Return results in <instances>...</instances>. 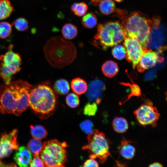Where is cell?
Instances as JSON below:
<instances>
[{"instance_id":"cell-1","label":"cell","mask_w":167,"mask_h":167,"mask_svg":"<svg viewBox=\"0 0 167 167\" xmlns=\"http://www.w3.org/2000/svg\"><path fill=\"white\" fill-rule=\"evenodd\" d=\"M33 86L21 80L0 85V112L19 116L29 106L30 93Z\"/></svg>"},{"instance_id":"cell-2","label":"cell","mask_w":167,"mask_h":167,"mask_svg":"<svg viewBox=\"0 0 167 167\" xmlns=\"http://www.w3.org/2000/svg\"><path fill=\"white\" fill-rule=\"evenodd\" d=\"M58 102L57 93L49 82L33 87L30 93L29 106L41 119L53 114Z\"/></svg>"},{"instance_id":"cell-3","label":"cell","mask_w":167,"mask_h":167,"mask_svg":"<svg viewBox=\"0 0 167 167\" xmlns=\"http://www.w3.org/2000/svg\"><path fill=\"white\" fill-rule=\"evenodd\" d=\"M45 58L54 67L62 68L71 63L75 59L77 50L71 42L60 36L51 38L44 48Z\"/></svg>"},{"instance_id":"cell-4","label":"cell","mask_w":167,"mask_h":167,"mask_svg":"<svg viewBox=\"0 0 167 167\" xmlns=\"http://www.w3.org/2000/svg\"><path fill=\"white\" fill-rule=\"evenodd\" d=\"M121 24L125 37L137 41L144 50L147 49L150 33L151 20L139 11H134L124 16Z\"/></svg>"},{"instance_id":"cell-5","label":"cell","mask_w":167,"mask_h":167,"mask_svg":"<svg viewBox=\"0 0 167 167\" xmlns=\"http://www.w3.org/2000/svg\"><path fill=\"white\" fill-rule=\"evenodd\" d=\"M124 38L119 22L109 21L98 24L97 32L91 43L96 47L105 50L121 43Z\"/></svg>"},{"instance_id":"cell-6","label":"cell","mask_w":167,"mask_h":167,"mask_svg":"<svg viewBox=\"0 0 167 167\" xmlns=\"http://www.w3.org/2000/svg\"><path fill=\"white\" fill-rule=\"evenodd\" d=\"M67 146L66 142L61 143L56 139L45 142L40 154L45 166H64L66 161Z\"/></svg>"},{"instance_id":"cell-7","label":"cell","mask_w":167,"mask_h":167,"mask_svg":"<svg viewBox=\"0 0 167 167\" xmlns=\"http://www.w3.org/2000/svg\"><path fill=\"white\" fill-rule=\"evenodd\" d=\"M88 143L83 147L87 150L90 158H98L99 162L104 163L108 156H111L109 142L105 134L97 130H94L88 136Z\"/></svg>"},{"instance_id":"cell-8","label":"cell","mask_w":167,"mask_h":167,"mask_svg":"<svg viewBox=\"0 0 167 167\" xmlns=\"http://www.w3.org/2000/svg\"><path fill=\"white\" fill-rule=\"evenodd\" d=\"M12 46L4 54L0 57V76L5 84H8L11 80L12 76L21 69V60L18 53L12 50Z\"/></svg>"},{"instance_id":"cell-9","label":"cell","mask_w":167,"mask_h":167,"mask_svg":"<svg viewBox=\"0 0 167 167\" xmlns=\"http://www.w3.org/2000/svg\"><path fill=\"white\" fill-rule=\"evenodd\" d=\"M151 20L152 26L147 49H155L161 53L166 49V28L159 16L154 17Z\"/></svg>"},{"instance_id":"cell-10","label":"cell","mask_w":167,"mask_h":167,"mask_svg":"<svg viewBox=\"0 0 167 167\" xmlns=\"http://www.w3.org/2000/svg\"><path fill=\"white\" fill-rule=\"evenodd\" d=\"M134 114L140 125H151L153 127L156 126L160 116L156 108L148 99L145 100L144 103L134 112Z\"/></svg>"},{"instance_id":"cell-11","label":"cell","mask_w":167,"mask_h":167,"mask_svg":"<svg viewBox=\"0 0 167 167\" xmlns=\"http://www.w3.org/2000/svg\"><path fill=\"white\" fill-rule=\"evenodd\" d=\"M18 130L15 129L9 133L4 132L2 134L0 139V159L7 157L14 150H18Z\"/></svg>"},{"instance_id":"cell-12","label":"cell","mask_w":167,"mask_h":167,"mask_svg":"<svg viewBox=\"0 0 167 167\" xmlns=\"http://www.w3.org/2000/svg\"><path fill=\"white\" fill-rule=\"evenodd\" d=\"M124 40L126 59L132 64L133 68L134 69L145 50L137 41L132 38L125 37Z\"/></svg>"},{"instance_id":"cell-13","label":"cell","mask_w":167,"mask_h":167,"mask_svg":"<svg viewBox=\"0 0 167 167\" xmlns=\"http://www.w3.org/2000/svg\"><path fill=\"white\" fill-rule=\"evenodd\" d=\"M105 83L101 80L96 79L91 81L88 85L86 96L91 101L99 103L104 91L105 89Z\"/></svg>"},{"instance_id":"cell-14","label":"cell","mask_w":167,"mask_h":167,"mask_svg":"<svg viewBox=\"0 0 167 167\" xmlns=\"http://www.w3.org/2000/svg\"><path fill=\"white\" fill-rule=\"evenodd\" d=\"M159 56L156 52L150 49L144 50L137 65V69L140 72L154 66L159 62Z\"/></svg>"},{"instance_id":"cell-15","label":"cell","mask_w":167,"mask_h":167,"mask_svg":"<svg viewBox=\"0 0 167 167\" xmlns=\"http://www.w3.org/2000/svg\"><path fill=\"white\" fill-rule=\"evenodd\" d=\"M18 150L14 157L15 161L20 167H28L32 159L31 152L24 146L20 147Z\"/></svg>"},{"instance_id":"cell-16","label":"cell","mask_w":167,"mask_h":167,"mask_svg":"<svg viewBox=\"0 0 167 167\" xmlns=\"http://www.w3.org/2000/svg\"><path fill=\"white\" fill-rule=\"evenodd\" d=\"M131 141L126 139L123 137L119 147L120 155L124 158L128 160L132 159L134 156L135 150L131 143Z\"/></svg>"},{"instance_id":"cell-17","label":"cell","mask_w":167,"mask_h":167,"mask_svg":"<svg viewBox=\"0 0 167 167\" xmlns=\"http://www.w3.org/2000/svg\"><path fill=\"white\" fill-rule=\"evenodd\" d=\"M71 86L73 92L79 95L86 92L88 88L87 82L84 79L79 77L75 78L71 80Z\"/></svg>"},{"instance_id":"cell-18","label":"cell","mask_w":167,"mask_h":167,"mask_svg":"<svg viewBox=\"0 0 167 167\" xmlns=\"http://www.w3.org/2000/svg\"><path fill=\"white\" fill-rule=\"evenodd\" d=\"M101 70L105 76L107 77L112 78L118 73L119 68L116 62L112 60H109L103 64Z\"/></svg>"},{"instance_id":"cell-19","label":"cell","mask_w":167,"mask_h":167,"mask_svg":"<svg viewBox=\"0 0 167 167\" xmlns=\"http://www.w3.org/2000/svg\"><path fill=\"white\" fill-rule=\"evenodd\" d=\"M14 10L9 0H0V20L8 17Z\"/></svg>"},{"instance_id":"cell-20","label":"cell","mask_w":167,"mask_h":167,"mask_svg":"<svg viewBox=\"0 0 167 167\" xmlns=\"http://www.w3.org/2000/svg\"><path fill=\"white\" fill-rule=\"evenodd\" d=\"M98 6L100 12L105 15L112 14L117 9L115 4L112 0H102Z\"/></svg>"},{"instance_id":"cell-21","label":"cell","mask_w":167,"mask_h":167,"mask_svg":"<svg viewBox=\"0 0 167 167\" xmlns=\"http://www.w3.org/2000/svg\"><path fill=\"white\" fill-rule=\"evenodd\" d=\"M54 89L57 93L61 95H65L68 93L70 91V85L68 82L65 79H60L55 82Z\"/></svg>"},{"instance_id":"cell-22","label":"cell","mask_w":167,"mask_h":167,"mask_svg":"<svg viewBox=\"0 0 167 167\" xmlns=\"http://www.w3.org/2000/svg\"><path fill=\"white\" fill-rule=\"evenodd\" d=\"M62 33L64 38L67 40H71L75 38L78 33L77 27L73 24L67 23L63 26Z\"/></svg>"},{"instance_id":"cell-23","label":"cell","mask_w":167,"mask_h":167,"mask_svg":"<svg viewBox=\"0 0 167 167\" xmlns=\"http://www.w3.org/2000/svg\"><path fill=\"white\" fill-rule=\"evenodd\" d=\"M112 125L114 130L118 133L125 132L128 128L126 120L122 117H116L113 120Z\"/></svg>"},{"instance_id":"cell-24","label":"cell","mask_w":167,"mask_h":167,"mask_svg":"<svg viewBox=\"0 0 167 167\" xmlns=\"http://www.w3.org/2000/svg\"><path fill=\"white\" fill-rule=\"evenodd\" d=\"M81 22L85 28L91 29L96 25L97 19L95 14L92 12H89L84 15L82 19Z\"/></svg>"},{"instance_id":"cell-25","label":"cell","mask_w":167,"mask_h":167,"mask_svg":"<svg viewBox=\"0 0 167 167\" xmlns=\"http://www.w3.org/2000/svg\"><path fill=\"white\" fill-rule=\"evenodd\" d=\"M88 9L87 5L84 2L75 3L71 6V10L76 16L80 17L84 16Z\"/></svg>"},{"instance_id":"cell-26","label":"cell","mask_w":167,"mask_h":167,"mask_svg":"<svg viewBox=\"0 0 167 167\" xmlns=\"http://www.w3.org/2000/svg\"><path fill=\"white\" fill-rule=\"evenodd\" d=\"M30 130L32 135L34 139L40 140L45 138L47 134L46 130L41 125H31Z\"/></svg>"},{"instance_id":"cell-27","label":"cell","mask_w":167,"mask_h":167,"mask_svg":"<svg viewBox=\"0 0 167 167\" xmlns=\"http://www.w3.org/2000/svg\"><path fill=\"white\" fill-rule=\"evenodd\" d=\"M42 146L40 140L34 138L30 140L27 145L28 149L33 155H39L42 150Z\"/></svg>"},{"instance_id":"cell-28","label":"cell","mask_w":167,"mask_h":167,"mask_svg":"<svg viewBox=\"0 0 167 167\" xmlns=\"http://www.w3.org/2000/svg\"><path fill=\"white\" fill-rule=\"evenodd\" d=\"M122 84L124 85L128 86L131 88V93L125 98L121 101L119 104L121 105L124 103L128 99H129L131 97L135 96L139 97L141 96V93L139 87L137 85L133 83V84H131L128 83H122Z\"/></svg>"},{"instance_id":"cell-29","label":"cell","mask_w":167,"mask_h":167,"mask_svg":"<svg viewBox=\"0 0 167 167\" xmlns=\"http://www.w3.org/2000/svg\"><path fill=\"white\" fill-rule=\"evenodd\" d=\"M13 23L10 24L6 22H2L0 23V38L5 39L11 34Z\"/></svg>"},{"instance_id":"cell-30","label":"cell","mask_w":167,"mask_h":167,"mask_svg":"<svg viewBox=\"0 0 167 167\" xmlns=\"http://www.w3.org/2000/svg\"><path fill=\"white\" fill-rule=\"evenodd\" d=\"M66 101L67 105L71 108L77 107L80 103L78 96L74 93H70L67 94L66 98Z\"/></svg>"},{"instance_id":"cell-31","label":"cell","mask_w":167,"mask_h":167,"mask_svg":"<svg viewBox=\"0 0 167 167\" xmlns=\"http://www.w3.org/2000/svg\"><path fill=\"white\" fill-rule=\"evenodd\" d=\"M112 54L115 58L122 60L126 56V50L124 46L121 45H116L112 50Z\"/></svg>"},{"instance_id":"cell-32","label":"cell","mask_w":167,"mask_h":167,"mask_svg":"<svg viewBox=\"0 0 167 167\" xmlns=\"http://www.w3.org/2000/svg\"><path fill=\"white\" fill-rule=\"evenodd\" d=\"M16 29L19 31H24L28 28L27 20L24 18L20 17L15 20L13 23Z\"/></svg>"},{"instance_id":"cell-33","label":"cell","mask_w":167,"mask_h":167,"mask_svg":"<svg viewBox=\"0 0 167 167\" xmlns=\"http://www.w3.org/2000/svg\"><path fill=\"white\" fill-rule=\"evenodd\" d=\"M97 109V106L96 102L88 103L85 105L84 108V113L89 116L95 115Z\"/></svg>"},{"instance_id":"cell-34","label":"cell","mask_w":167,"mask_h":167,"mask_svg":"<svg viewBox=\"0 0 167 167\" xmlns=\"http://www.w3.org/2000/svg\"><path fill=\"white\" fill-rule=\"evenodd\" d=\"M80 126L81 129L87 134H89L93 131L92 129L93 125L90 120H87L83 121Z\"/></svg>"},{"instance_id":"cell-35","label":"cell","mask_w":167,"mask_h":167,"mask_svg":"<svg viewBox=\"0 0 167 167\" xmlns=\"http://www.w3.org/2000/svg\"><path fill=\"white\" fill-rule=\"evenodd\" d=\"M32 160V159L30 163V167H44V163L39 155H35Z\"/></svg>"},{"instance_id":"cell-36","label":"cell","mask_w":167,"mask_h":167,"mask_svg":"<svg viewBox=\"0 0 167 167\" xmlns=\"http://www.w3.org/2000/svg\"><path fill=\"white\" fill-rule=\"evenodd\" d=\"M98 163L94 159L91 158L86 160L84 162V167H98Z\"/></svg>"},{"instance_id":"cell-37","label":"cell","mask_w":167,"mask_h":167,"mask_svg":"<svg viewBox=\"0 0 167 167\" xmlns=\"http://www.w3.org/2000/svg\"><path fill=\"white\" fill-rule=\"evenodd\" d=\"M16 165L13 163H10L9 164H6L2 162L0 160V167H16Z\"/></svg>"},{"instance_id":"cell-38","label":"cell","mask_w":167,"mask_h":167,"mask_svg":"<svg viewBox=\"0 0 167 167\" xmlns=\"http://www.w3.org/2000/svg\"><path fill=\"white\" fill-rule=\"evenodd\" d=\"M91 3L94 6H98L102 0H90Z\"/></svg>"},{"instance_id":"cell-39","label":"cell","mask_w":167,"mask_h":167,"mask_svg":"<svg viewBox=\"0 0 167 167\" xmlns=\"http://www.w3.org/2000/svg\"><path fill=\"white\" fill-rule=\"evenodd\" d=\"M149 167H163V166L160 163L155 162L151 164Z\"/></svg>"},{"instance_id":"cell-40","label":"cell","mask_w":167,"mask_h":167,"mask_svg":"<svg viewBox=\"0 0 167 167\" xmlns=\"http://www.w3.org/2000/svg\"><path fill=\"white\" fill-rule=\"evenodd\" d=\"M114 0L118 2H121L123 1V0Z\"/></svg>"}]
</instances>
